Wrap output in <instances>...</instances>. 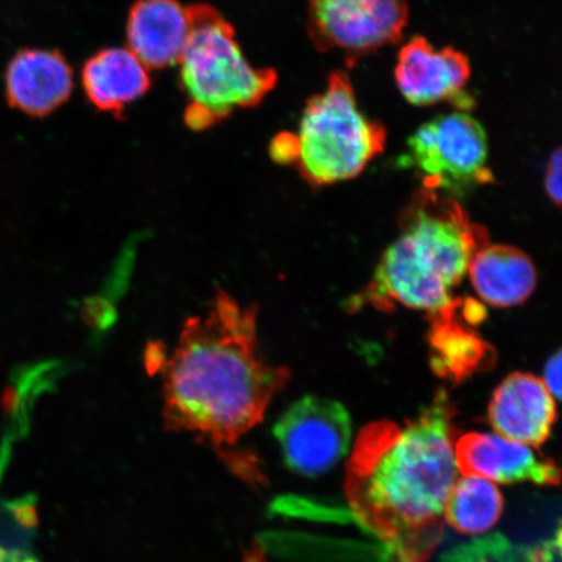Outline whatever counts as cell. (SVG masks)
<instances>
[{"instance_id": "cell-1", "label": "cell", "mask_w": 562, "mask_h": 562, "mask_svg": "<svg viewBox=\"0 0 562 562\" xmlns=\"http://www.w3.org/2000/svg\"><path fill=\"white\" fill-rule=\"evenodd\" d=\"M454 407L440 392L417 418L358 434L346 492L358 521L400 562H427L445 533L457 480Z\"/></svg>"}, {"instance_id": "cell-2", "label": "cell", "mask_w": 562, "mask_h": 562, "mask_svg": "<svg viewBox=\"0 0 562 562\" xmlns=\"http://www.w3.org/2000/svg\"><path fill=\"white\" fill-rule=\"evenodd\" d=\"M259 351L256 307L217 292L205 314L182 329L164 364V418L220 448L234 446L265 417L290 381Z\"/></svg>"}, {"instance_id": "cell-3", "label": "cell", "mask_w": 562, "mask_h": 562, "mask_svg": "<svg viewBox=\"0 0 562 562\" xmlns=\"http://www.w3.org/2000/svg\"><path fill=\"white\" fill-rule=\"evenodd\" d=\"M487 241L486 229L470 220L459 201L422 188L400 217V234L374 277L350 305L381 311L402 305L434 316L451 311L456 288Z\"/></svg>"}, {"instance_id": "cell-4", "label": "cell", "mask_w": 562, "mask_h": 562, "mask_svg": "<svg viewBox=\"0 0 562 562\" xmlns=\"http://www.w3.org/2000/svg\"><path fill=\"white\" fill-rule=\"evenodd\" d=\"M385 143V126L363 114L349 76L335 70L327 88L306 102L299 131L272 138L270 156L296 168L308 186L323 188L358 178Z\"/></svg>"}, {"instance_id": "cell-5", "label": "cell", "mask_w": 562, "mask_h": 562, "mask_svg": "<svg viewBox=\"0 0 562 562\" xmlns=\"http://www.w3.org/2000/svg\"><path fill=\"white\" fill-rule=\"evenodd\" d=\"M191 35L181 56L180 83L187 95L184 122L203 132L236 110L261 104L278 83L277 70L250 65L222 13L206 3L188 5Z\"/></svg>"}, {"instance_id": "cell-6", "label": "cell", "mask_w": 562, "mask_h": 562, "mask_svg": "<svg viewBox=\"0 0 562 562\" xmlns=\"http://www.w3.org/2000/svg\"><path fill=\"white\" fill-rule=\"evenodd\" d=\"M400 167L416 171L422 188L454 200L494 182L486 131L459 110L422 124L407 139Z\"/></svg>"}, {"instance_id": "cell-7", "label": "cell", "mask_w": 562, "mask_h": 562, "mask_svg": "<svg viewBox=\"0 0 562 562\" xmlns=\"http://www.w3.org/2000/svg\"><path fill=\"white\" fill-rule=\"evenodd\" d=\"M407 0H307V34L316 50L340 53L349 67L402 41Z\"/></svg>"}, {"instance_id": "cell-8", "label": "cell", "mask_w": 562, "mask_h": 562, "mask_svg": "<svg viewBox=\"0 0 562 562\" xmlns=\"http://www.w3.org/2000/svg\"><path fill=\"white\" fill-rule=\"evenodd\" d=\"M276 437L288 468L302 475H321L348 453L349 413L334 400L307 396L279 419Z\"/></svg>"}, {"instance_id": "cell-9", "label": "cell", "mask_w": 562, "mask_h": 562, "mask_svg": "<svg viewBox=\"0 0 562 562\" xmlns=\"http://www.w3.org/2000/svg\"><path fill=\"white\" fill-rule=\"evenodd\" d=\"M470 76L467 55L452 47L437 50L419 35L407 41L397 56V88L405 101L417 108L449 102L459 111L472 109L473 98L465 90Z\"/></svg>"}, {"instance_id": "cell-10", "label": "cell", "mask_w": 562, "mask_h": 562, "mask_svg": "<svg viewBox=\"0 0 562 562\" xmlns=\"http://www.w3.org/2000/svg\"><path fill=\"white\" fill-rule=\"evenodd\" d=\"M456 462L462 476L513 484L560 486L562 470L531 446L497 434L470 432L456 441Z\"/></svg>"}, {"instance_id": "cell-11", "label": "cell", "mask_w": 562, "mask_h": 562, "mask_svg": "<svg viewBox=\"0 0 562 562\" xmlns=\"http://www.w3.org/2000/svg\"><path fill=\"white\" fill-rule=\"evenodd\" d=\"M488 419L497 435L538 447L550 438L557 404L542 379L518 372L497 386Z\"/></svg>"}, {"instance_id": "cell-12", "label": "cell", "mask_w": 562, "mask_h": 562, "mask_svg": "<svg viewBox=\"0 0 562 562\" xmlns=\"http://www.w3.org/2000/svg\"><path fill=\"white\" fill-rule=\"evenodd\" d=\"M188 5L179 0H137L126 20L128 50L147 69L179 65L191 35Z\"/></svg>"}, {"instance_id": "cell-13", "label": "cell", "mask_w": 562, "mask_h": 562, "mask_svg": "<svg viewBox=\"0 0 562 562\" xmlns=\"http://www.w3.org/2000/svg\"><path fill=\"white\" fill-rule=\"evenodd\" d=\"M74 72L58 52H20L5 72V95L12 108L44 117L68 101Z\"/></svg>"}, {"instance_id": "cell-14", "label": "cell", "mask_w": 562, "mask_h": 562, "mask_svg": "<svg viewBox=\"0 0 562 562\" xmlns=\"http://www.w3.org/2000/svg\"><path fill=\"white\" fill-rule=\"evenodd\" d=\"M82 87L91 104L116 117L151 87L150 70L128 48L98 52L83 65Z\"/></svg>"}, {"instance_id": "cell-15", "label": "cell", "mask_w": 562, "mask_h": 562, "mask_svg": "<svg viewBox=\"0 0 562 562\" xmlns=\"http://www.w3.org/2000/svg\"><path fill=\"white\" fill-rule=\"evenodd\" d=\"M477 296L497 307L522 304L537 286V270L524 251L507 245L484 246L469 267Z\"/></svg>"}, {"instance_id": "cell-16", "label": "cell", "mask_w": 562, "mask_h": 562, "mask_svg": "<svg viewBox=\"0 0 562 562\" xmlns=\"http://www.w3.org/2000/svg\"><path fill=\"white\" fill-rule=\"evenodd\" d=\"M457 305L451 311L435 316L430 346L435 372L441 378L460 382L487 367L494 353L480 335L456 319Z\"/></svg>"}, {"instance_id": "cell-17", "label": "cell", "mask_w": 562, "mask_h": 562, "mask_svg": "<svg viewBox=\"0 0 562 562\" xmlns=\"http://www.w3.org/2000/svg\"><path fill=\"white\" fill-rule=\"evenodd\" d=\"M503 507L502 492L494 483L482 477L462 476L449 495L445 518L456 531L475 536L494 527Z\"/></svg>"}, {"instance_id": "cell-18", "label": "cell", "mask_w": 562, "mask_h": 562, "mask_svg": "<svg viewBox=\"0 0 562 562\" xmlns=\"http://www.w3.org/2000/svg\"><path fill=\"white\" fill-rule=\"evenodd\" d=\"M544 188L552 202L562 206V147L554 150L548 160Z\"/></svg>"}, {"instance_id": "cell-19", "label": "cell", "mask_w": 562, "mask_h": 562, "mask_svg": "<svg viewBox=\"0 0 562 562\" xmlns=\"http://www.w3.org/2000/svg\"><path fill=\"white\" fill-rule=\"evenodd\" d=\"M543 382L553 398L562 402V349L546 363Z\"/></svg>"}, {"instance_id": "cell-20", "label": "cell", "mask_w": 562, "mask_h": 562, "mask_svg": "<svg viewBox=\"0 0 562 562\" xmlns=\"http://www.w3.org/2000/svg\"><path fill=\"white\" fill-rule=\"evenodd\" d=\"M0 562H38L31 554L23 551L9 550V548L0 547Z\"/></svg>"}]
</instances>
